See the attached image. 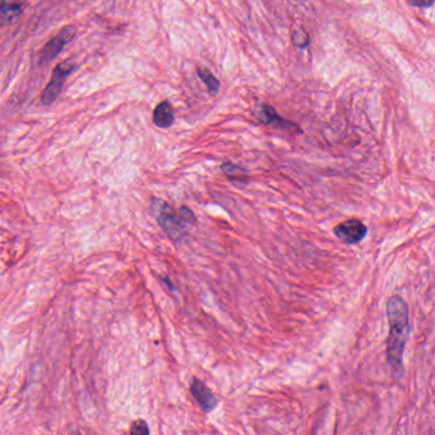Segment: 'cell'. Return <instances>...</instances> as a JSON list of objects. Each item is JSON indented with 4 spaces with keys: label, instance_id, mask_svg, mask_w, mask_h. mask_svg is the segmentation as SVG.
<instances>
[{
    "label": "cell",
    "instance_id": "obj_16",
    "mask_svg": "<svg viewBox=\"0 0 435 435\" xmlns=\"http://www.w3.org/2000/svg\"><path fill=\"white\" fill-rule=\"evenodd\" d=\"M425 435H434V430H433V428H430V430H429L428 434H425Z\"/></svg>",
    "mask_w": 435,
    "mask_h": 435
},
{
    "label": "cell",
    "instance_id": "obj_14",
    "mask_svg": "<svg viewBox=\"0 0 435 435\" xmlns=\"http://www.w3.org/2000/svg\"><path fill=\"white\" fill-rule=\"evenodd\" d=\"M179 216L181 218V220L184 221L185 224L186 222H189V224H196V216H194V213L189 210V208H186V207H181L180 208V212H179Z\"/></svg>",
    "mask_w": 435,
    "mask_h": 435
},
{
    "label": "cell",
    "instance_id": "obj_12",
    "mask_svg": "<svg viewBox=\"0 0 435 435\" xmlns=\"http://www.w3.org/2000/svg\"><path fill=\"white\" fill-rule=\"evenodd\" d=\"M291 42H292L294 47H299V49H305L309 45V35L306 33L305 30H295V31L291 32Z\"/></svg>",
    "mask_w": 435,
    "mask_h": 435
},
{
    "label": "cell",
    "instance_id": "obj_7",
    "mask_svg": "<svg viewBox=\"0 0 435 435\" xmlns=\"http://www.w3.org/2000/svg\"><path fill=\"white\" fill-rule=\"evenodd\" d=\"M191 392L198 405L205 412H211L218 407V400L211 388L203 381L193 378L191 382Z\"/></svg>",
    "mask_w": 435,
    "mask_h": 435
},
{
    "label": "cell",
    "instance_id": "obj_10",
    "mask_svg": "<svg viewBox=\"0 0 435 435\" xmlns=\"http://www.w3.org/2000/svg\"><path fill=\"white\" fill-rule=\"evenodd\" d=\"M221 170L232 181H240V183L243 181V183H245L248 180V172H245L243 167L235 165V164L226 162V164L221 166Z\"/></svg>",
    "mask_w": 435,
    "mask_h": 435
},
{
    "label": "cell",
    "instance_id": "obj_2",
    "mask_svg": "<svg viewBox=\"0 0 435 435\" xmlns=\"http://www.w3.org/2000/svg\"><path fill=\"white\" fill-rule=\"evenodd\" d=\"M157 207V222L160 227L165 231L166 235L174 242H180L186 235V226L179 215H175L167 203L156 199Z\"/></svg>",
    "mask_w": 435,
    "mask_h": 435
},
{
    "label": "cell",
    "instance_id": "obj_4",
    "mask_svg": "<svg viewBox=\"0 0 435 435\" xmlns=\"http://www.w3.org/2000/svg\"><path fill=\"white\" fill-rule=\"evenodd\" d=\"M76 33H77V27H63L59 32L56 33L53 39L50 40L47 45L42 47L41 54H40V63L47 64L50 60L56 58L61 52V49L74 39Z\"/></svg>",
    "mask_w": 435,
    "mask_h": 435
},
{
    "label": "cell",
    "instance_id": "obj_15",
    "mask_svg": "<svg viewBox=\"0 0 435 435\" xmlns=\"http://www.w3.org/2000/svg\"><path fill=\"white\" fill-rule=\"evenodd\" d=\"M409 4L411 7L422 8V9H424V8L431 7V6H433V1H429V3H411V1H410Z\"/></svg>",
    "mask_w": 435,
    "mask_h": 435
},
{
    "label": "cell",
    "instance_id": "obj_11",
    "mask_svg": "<svg viewBox=\"0 0 435 435\" xmlns=\"http://www.w3.org/2000/svg\"><path fill=\"white\" fill-rule=\"evenodd\" d=\"M198 78L201 79L205 83L208 93L212 95H216L220 90V82L218 79L212 74L208 69L205 68H198L197 69Z\"/></svg>",
    "mask_w": 435,
    "mask_h": 435
},
{
    "label": "cell",
    "instance_id": "obj_9",
    "mask_svg": "<svg viewBox=\"0 0 435 435\" xmlns=\"http://www.w3.org/2000/svg\"><path fill=\"white\" fill-rule=\"evenodd\" d=\"M26 3L4 1L0 4V27L7 26L23 13Z\"/></svg>",
    "mask_w": 435,
    "mask_h": 435
},
{
    "label": "cell",
    "instance_id": "obj_3",
    "mask_svg": "<svg viewBox=\"0 0 435 435\" xmlns=\"http://www.w3.org/2000/svg\"><path fill=\"white\" fill-rule=\"evenodd\" d=\"M74 68H76V66L69 60L63 61L54 68L50 82L47 83L44 93L41 95V104L42 105H52L53 102H55V100L59 97L61 88L64 86V82L69 77V74L74 71Z\"/></svg>",
    "mask_w": 435,
    "mask_h": 435
},
{
    "label": "cell",
    "instance_id": "obj_13",
    "mask_svg": "<svg viewBox=\"0 0 435 435\" xmlns=\"http://www.w3.org/2000/svg\"><path fill=\"white\" fill-rule=\"evenodd\" d=\"M131 435H150V428L145 420H136L131 428Z\"/></svg>",
    "mask_w": 435,
    "mask_h": 435
},
{
    "label": "cell",
    "instance_id": "obj_8",
    "mask_svg": "<svg viewBox=\"0 0 435 435\" xmlns=\"http://www.w3.org/2000/svg\"><path fill=\"white\" fill-rule=\"evenodd\" d=\"M152 120H153L155 126L162 128V129L172 126L174 124V120H175L172 104L169 101L160 102L153 112Z\"/></svg>",
    "mask_w": 435,
    "mask_h": 435
},
{
    "label": "cell",
    "instance_id": "obj_6",
    "mask_svg": "<svg viewBox=\"0 0 435 435\" xmlns=\"http://www.w3.org/2000/svg\"><path fill=\"white\" fill-rule=\"evenodd\" d=\"M253 114H254V117H256L262 124H266V126H275V128H278V129L290 131V132H294V129H295L297 133L302 132V129H300L299 126H295L294 123H291L289 120H285L284 118H281L272 106L262 104V105L258 106Z\"/></svg>",
    "mask_w": 435,
    "mask_h": 435
},
{
    "label": "cell",
    "instance_id": "obj_5",
    "mask_svg": "<svg viewBox=\"0 0 435 435\" xmlns=\"http://www.w3.org/2000/svg\"><path fill=\"white\" fill-rule=\"evenodd\" d=\"M333 232L345 244L355 245L363 242L364 237H367L368 229L360 220L350 218L347 221L337 225Z\"/></svg>",
    "mask_w": 435,
    "mask_h": 435
},
{
    "label": "cell",
    "instance_id": "obj_1",
    "mask_svg": "<svg viewBox=\"0 0 435 435\" xmlns=\"http://www.w3.org/2000/svg\"><path fill=\"white\" fill-rule=\"evenodd\" d=\"M389 335L387 340V362L395 378L403 376V352L410 333L409 305L398 295L387 302Z\"/></svg>",
    "mask_w": 435,
    "mask_h": 435
}]
</instances>
